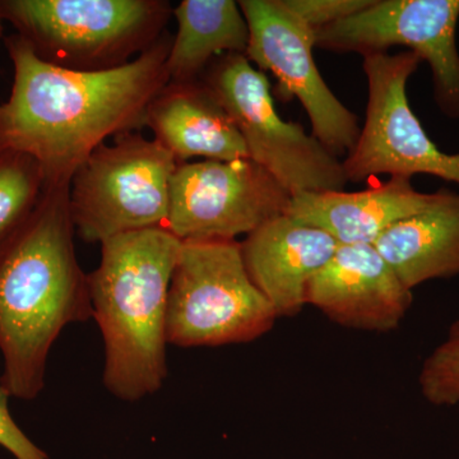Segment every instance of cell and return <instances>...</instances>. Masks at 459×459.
<instances>
[{"instance_id": "14", "label": "cell", "mask_w": 459, "mask_h": 459, "mask_svg": "<svg viewBox=\"0 0 459 459\" xmlns=\"http://www.w3.org/2000/svg\"><path fill=\"white\" fill-rule=\"evenodd\" d=\"M434 193H420L409 178L392 177L362 192H301L291 195L286 214L323 230L338 244H374L386 230L421 212Z\"/></svg>"}, {"instance_id": "5", "label": "cell", "mask_w": 459, "mask_h": 459, "mask_svg": "<svg viewBox=\"0 0 459 459\" xmlns=\"http://www.w3.org/2000/svg\"><path fill=\"white\" fill-rule=\"evenodd\" d=\"M277 318L247 273L241 243H183L169 290L168 343L216 347L252 342L268 333Z\"/></svg>"}, {"instance_id": "6", "label": "cell", "mask_w": 459, "mask_h": 459, "mask_svg": "<svg viewBox=\"0 0 459 459\" xmlns=\"http://www.w3.org/2000/svg\"><path fill=\"white\" fill-rule=\"evenodd\" d=\"M177 166L159 142L138 132L96 148L69 184L75 234L102 244L126 232L165 228Z\"/></svg>"}, {"instance_id": "21", "label": "cell", "mask_w": 459, "mask_h": 459, "mask_svg": "<svg viewBox=\"0 0 459 459\" xmlns=\"http://www.w3.org/2000/svg\"><path fill=\"white\" fill-rule=\"evenodd\" d=\"M9 397L11 395L0 383V446L16 459H49L47 453L39 448L12 418Z\"/></svg>"}, {"instance_id": "7", "label": "cell", "mask_w": 459, "mask_h": 459, "mask_svg": "<svg viewBox=\"0 0 459 459\" xmlns=\"http://www.w3.org/2000/svg\"><path fill=\"white\" fill-rule=\"evenodd\" d=\"M237 124L249 159L265 169L290 195L343 190L349 183L340 157L274 108L267 75L247 56L216 57L201 78Z\"/></svg>"}, {"instance_id": "12", "label": "cell", "mask_w": 459, "mask_h": 459, "mask_svg": "<svg viewBox=\"0 0 459 459\" xmlns=\"http://www.w3.org/2000/svg\"><path fill=\"white\" fill-rule=\"evenodd\" d=\"M412 301L374 244H340L307 290V304L332 322L377 333L397 329Z\"/></svg>"}, {"instance_id": "3", "label": "cell", "mask_w": 459, "mask_h": 459, "mask_svg": "<svg viewBox=\"0 0 459 459\" xmlns=\"http://www.w3.org/2000/svg\"><path fill=\"white\" fill-rule=\"evenodd\" d=\"M181 246L165 228L126 232L101 244V261L89 274L107 353L104 383L122 400L155 394L168 376L166 314Z\"/></svg>"}, {"instance_id": "10", "label": "cell", "mask_w": 459, "mask_h": 459, "mask_svg": "<svg viewBox=\"0 0 459 459\" xmlns=\"http://www.w3.org/2000/svg\"><path fill=\"white\" fill-rule=\"evenodd\" d=\"M459 0H376L360 13L316 32V47L337 53H386L406 47L429 63L442 113L459 119Z\"/></svg>"}, {"instance_id": "20", "label": "cell", "mask_w": 459, "mask_h": 459, "mask_svg": "<svg viewBox=\"0 0 459 459\" xmlns=\"http://www.w3.org/2000/svg\"><path fill=\"white\" fill-rule=\"evenodd\" d=\"M374 2L376 0H280L286 11L314 32L360 13Z\"/></svg>"}, {"instance_id": "16", "label": "cell", "mask_w": 459, "mask_h": 459, "mask_svg": "<svg viewBox=\"0 0 459 459\" xmlns=\"http://www.w3.org/2000/svg\"><path fill=\"white\" fill-rule=\"evenodd\" d=\"M374 247L411 291L428 281L458 276V193L437 190L425 210L394 223Z\"/></svg>"}, {"instance_id": "22", "label": "cell", "mask_w": 459, "mask_h": 459, "mask_svg": "<svg viewBox=\"0 0 459 459\" xmlns=\"http://www.w3.org/2000/svg\"><path fill=\"white\" fill-rule=\"evenodd\" d=\"M3 36V18L0 17V38Z\"/></svg>"}, {"instance_id": "1", "label": "cell", "mask_w": 459, "mask_h": 459, "mask_svg": "<svg viewBox=\"0 0 459 459\" xmlns=\"http://www.w3.org/2000/svg\"><path fill=\"white\" fill-rule=\"evenodd\" d=\"M171 42L166 31L128 65L77 72L44 62L21 36L8 38L14 78L8 101L0 104V151L35 160L45 186L71 184L108 138L146 126L148 107L169 83Z\"/></svg>"}, {"instance_id": "4", "label": "cell", "mask_w": 459, "mask_h": 459, "mask_svg": "<svg viewBox=\"0 0 459 459\" xmlns=\"http://www.w3.org/2000/svg\"><path fill=\"white\" fill-rule=\"evenodd\" d=\"M172 5L165 0H2L0 17L36 56L77 72L128 65L166 32Z\"/></svg>"}, {"instance_id": "8", "label": "cell", "mask_w": 459, "mask_h": 459, "mask_svg": "<svg viewBox=\"0 0 459 459\" xmlns=\"http://www.w3.org/2000/svg\"><path fill=\"white\" fill-rule=\"evenodd\" d=\"M421 57L413 51L364 56L368 104L364 126L343 160L347 181L388 174L412 179L428 174L459 186V153L443 152L425 132L407 98V82Z\"/></svg>"}, {"instance_id": "19", "label": "cell", "mask_w": 459, "mask_h": 459, "mask_svg": "<svg viewBox=\"0 0 459 459\" xmlns=\"http://www.w3.org/2000/svg\"><path fill=\"white\" fill-rule=\"evenodd\" d=\"M419 385L422 397L433 406L459 403V320L453 323L446 340L425 359Z\"/></svg>"}, {"instance_id": "13", "label": "cell", "mask_w": 459, "mask_h": 459, "mask_svg": "<svg viewBox=\"0 0 459 459\" xmlns=\"http://www.w3.org/2000/svg\"><path fill=\"white\" fill-rule=\"evenodd\" d=\"M338 246L323 230L283 213L247 235L241 253L250 279L282 318L303 312L310 281Z\"/></svg>"}, {"instance_id": "18", "label": "cell", "mask_w": 459, "mask_h": 459, "mask_svg": "<svg viewBox=\"0 0 459 459\" xmlns=\"http://www.w3.org/2000/svg\"><path fill=\"white\" fill-rule=\"evenodd\" d=\"M44 189V175L35 160L0 151V243L29 216Z\"/></svg>"}, {"instance_id": "17", "label": "cell", "mask_w": 459, "mask_h": 459, "mask_svg": "<svg viewBox=\"0 0 459 459\" xmlns=\"http://www.w3.org/2000/svg\"><path fill=\"white\" fill-rule=\"evenodd\" d=\"M172 16L178 32L166 60L169 83L198 82L216 56H247L249 27L238 2L183 0Z\"/></svg>"}, {"instance_id": "9", "label": "cell", "mask_w": 459, "mask_h": 459, "mask_svg": "<svg viewBox=\"0 0 459 459\" xmlns=\"http://www.w3.org/2000/svg\"><path fill=\"white\" fill-rule=\"evenodd\" d=\"M291 195L252 159L175 169L165 229L183 243L232 241L286 213Z\"/></svg>"}, {"instance_id": "15", "label": "cell", "mask_w": 459, "mask_h": 459, "mask_svg": "<svg viewBox=\"0 0 459 459\" xmlns=\"http://www.w3.org/2000/svg\"><path fill=\"white\" fill-rule=\"evenodd\" d=\"M146 126L178 165L195 157L216 161L249 159L237 124L202 81L166 84L148 107Z\"/></svg>"}, {"instance_id": "11", "label": "cell", "mask_w": 459, "mask_h": 459, "mask_svg": "<svg viewBox=\"0 0 459 459\" xmlns=\"http://www.w3.org/2000/svg\"><path fill=\"white\" fill-rule=\"evenodd\" d=\"M249 27L247 57L279 81L282 101L296 98L313 126V135L340 157L355 146L360 134L358 117L344 107L323 80L314 62L316 32L290 13L280 0H241Z\"/></svg>"}, {"instance_id": "2", "label": "cell", "mask_w": 459, "mask_h": 459, "mask_svg": "<svg viewBox=\"0 0 459 459\" xmlns=\"http://www.w3.org/2000/svg\"><path fill=\"white\" fill-rule=\"evenodd\" d=\"M74 234L65 184L45 186L29 216L0 243V383L11 397H38L56 338L66 325L93 316Z\"/></svg>"}]
</instances>
